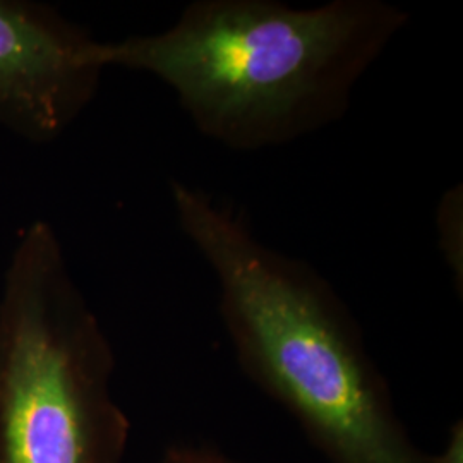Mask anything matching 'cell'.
Masks as SVG:
<instances>
[{
	"mask_svg": "<svg viewBox=\"0 0 463 463\" xmlns=\"http://www.w3.org/2000/svg\"><path fill=\"white\" fill-rule=\"evenodd\" d=\"M409 16L381 0L296 9L273 0H196L162 33L97 42L101 69L148 72L201 134L237 149L281 146L347 112L355 84Z\"/></svg>",
	"mask_w": 463,
	"mask_h": 463,
	"instance_id": "6da1fadb",
	"label": "cell"
},
{
	"mask_svg": "<svg viewBox=\"0 0 463 463\" xmlns=\"http://www.w3.org/2000/svg\"><path fill=\"white\" fill-rule=\"evenodd\" d=\"M172 201L181 231L215 273L241 367L328 463H430L330 283L263 244L235 210L198 187L172 184Z\"/></svg>",
	"mask_w": 463,
	"mask_h": 463,
	"instance_id": "7a4b0ae2",
	"label": "cell"
},
{
	"mask_svg": "<svg viewBox=\"0 0 463 463\" xmlns=\"http://www.w3.org/2000/svg\"><path fill=\"white\" fill-rule=\"evenodd\" d=\"M116 357L55 229L24 227L0 292V463H124Z\"/></svg>",
	"mask_w": 463,
	"mask_h": 463,
	"instance_id": "3957f363",
	"label": "cell"
},
{
	"mask_svg": "<svg viewBox=\"0 0 463 463\" xmlns=\"http://www.w3.org/2000/svg\"><path fill=\"white\" fill-rule=\"evenodd\" d=\"M95 47L49 5L0 0V126L34 145L66 133L99 90Z\"/></svg>",
	"mask_w": 463,
	"mask_h": 463,
	"instance_id": "277c9868",
	"label": "cell"
},
{
	"mask_svg": "<svg viewBox=\"0 0 463 463\" xmlns=\"http://www.w3.org/2000/svg\"><path fill=\"white\" fill-rule=\"evenodd\" d=\"M438 213V229L443 254L447 256L448 265L451 266L455 277L458 269V279L462 281V265L457 261V254L462 260V250L457 248V232L462 233V187L451 189L448 193L441 201Z\"/></svg>",
	"mask_w": 463,
	"mask_h": 463,
	"instance_id": "5b68a950",
	"label": "cell"
},
{
	"mask_svg": "<svg viewBox=\"0 0 463 463\" xmlns=\"http://www.w3.org/2000/svg\"><path fill=\"white\" fill-rule=\"evenodd\" d=\"M160 463H239L222 449L201 443H174L165 448Z\"/></svg>",
	"mask_w": 463,
	"mask_h": 463,
	"instance_id": "8992f818",
	"label": "cell"
},
{
	"mask_svg": "<svg viewBox=\"0 0 463 463\" xmlns=\"http://www.w3.org/2000/svg\"><path fill=\"white\" fill-rule=\"evenodd\" d=\"M430 463H463V422L451 426L447 447L439 455H430Z\"/></svg>",
	"mask_w": 463,
	"mask_h": 463,
	"instance_id": "52a82bcc",
	"label": "cell"
}]
</instances>
